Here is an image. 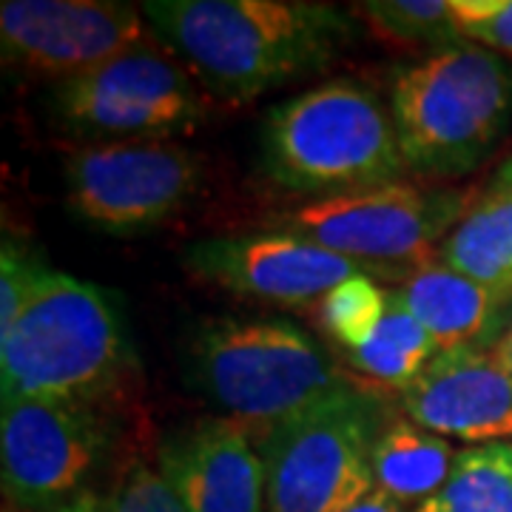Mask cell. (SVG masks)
<instances>
[{
    "instance_id": "1",
    "label": "cell",
    "mask_w": 512,
    "mask_h": 512,
    "mask_svg": "<svg viewBox=\"0 0 512 512\" xmlns=\"http://www.w3.org/2000/svg\"><path fill=\"white\" fill-rule=\"evenodd\" d=\"M140 9L228 100H254L322 72L356 37L348 12L311 0H148Z\"/></svg>"
},
{
    "instance_id": "2",
    "label": "cell",
    "mask_w": 512,
    "mask_h": 512,
    "mask_svg": "<svg viewBox=\"0 0 512 512\" xmlns=\"http://www.w3.org/2000/svg\"><path fill=\"white\" fill-rule=\"evenodd\" d=\"M134 365L117 293L43 268L18 322L0 333V396L106 402Z\"/></svg>"
},
{
    "instance_id": "3",
    "label": "cell",
    "mask_w": 512,
    "mask_h": 512,
    "mask_svg": "<svg viewBox=\"0 0 512 512\" xmlns=\"http://www.w3.org/2000/svg\"><path fill=\"white\" fill-rule=\"evenodd\" d=\"M259 151L271 183L316 200L399 183L407 174L390 106L350 77L271 106Z\"/></svg>"
},
{
    "instance_id": "4",
    "label": "cell",
    "mask_w": 512,
    "mask_h": 512,
    "mask_svg": "<svg viewBox=\"0 0 512 512\" xmlns=\"http://www.w3.org/2000/svg\"><path fill=\"white\" fill-rule=\"evenodd\" d=\"M390 117L410 174L456 180L490 160L512 128V66L461 40L393 74Z\"/></svg>"
},
{
    "instance_id": "5",
    "label": "cell",
    "mask_w": 512,
    "mask_h": 512,
    "mask_svg": "<svg viewBox=\"0 0 512 512\" xmlns=\"http://www.w3.org/2000/svg\"><path fill=\"white\" fill-rule=\"evenodd\" d=\"M197 390L256 441L353 384L308 330L282 316H217L188 342Z\"/></svg>"
},
{
    "instance_id": "6",
    "label": "cell",
    "mask_w": 512,
    "mask_h": 512,
    "mask_svg": "<svg viewBox=\"0 0 512 512\" xmlns=\"http://www.w3.org/2000/svg\"><path fill=\"white\" fill-rule=\"evenodd\" d=\"M467 191L390 183L367 191L311 200L268 220L274 231H291L345 256L365 274L393 279L436 262L444 239L470 208Z\"/></svg>"
},
{
    "instance_id": "7",
    "label": "cell",
    "mask_w": 512,
    "mask_h": 512,
    "mask_svg": "<svg viewBox=\"0 0 512 512\" xmlns=\"http://www.w3.org/2000/svg\"><path fill=\"white\" fill-rule=\"evenodd\" d=\"M376 399L348 384L259 439L268 512H342L373 490Z\"/></svg>"
},
{
    "instance_id": "8",
    "label": "cell",
    "mask_w": 512,
    "mask_h": 512,
    "mask_svg": "<svg viewBox=\"0 0 512 512\" xmlns=\"http://www.w3.org/2000/svg\"><path fill=\"white\" fill-rule=\"evenodd\" d=\"M52 109L72 137L92 143L168 140L205 120L194 77L148 43L55 86Z\"/></svg>"
},
{
    "instance_id": "9",
    "label": "cell",
    "mask_w": 512,
    "mask_h": 512,
    "mask_svg": "<svg viewBox=\"0 0 512 512\" xmlns=\"http://www.w3.org/2000/svg\"><path fill=\"white\" fill-rule=\"evenodd\" d=\"M114 447L106 402L12 399L0 413L3 493L23 512L52 510L89 493Z\"/></svg>"
},
{
    "instance_id": "10",
    "label": "cell",
    "mask_w": 512,
    "mask_h": 512,
    "mask_svg": "<svg viewBox=\"0 0 512 512\" xmlns=\"http://www.w3.org/2000/svg\"><path fill=\"white\" fill-rule=\"evenodd\" d=\"M202 177L200 157L177 143H94L66 160V205L94 231L131 237L174 220Z\"/></svg>"
},
{
    "instance_id": "11",
    "label": "cell",
    "mask_w": 512,
    "mask_h": 512,
    "mask_svg": "<svg viewBox=\"0 0 512 512\" xmlns=\"http://www.w3.org/2000/svg\"><path fill=\"white\" fill-rule=\"evenodd\" d=\"M143 9L111 0H3L0 49L9 69L55 86L148 43Z\"/></svg>"
},
{
    "instance_id": "12",
    "label": "cell",
    "mask_w": 512,
    "mask_h": 512,
    "mask_svg": "<svg viewBox=\"0 0 512 512\" xmlns=\"http://www.w3.org/2000/svg\"><path fill=\"white\" fill-rule=\"evenodd\" d=\"M183 262L220 291L271 305H316L339 282L365 274L345 256L274 228L197 239Z\"/></svg>"
},
{
    "instance_id": "13",
    "label": "cell",
    "mask_w": 512,
    "mask_h": 512,
    "mask_svg": "<svg viewBox=\"0 0 512 512\" xmlns=\"http://www.w3.org/2000/svg\"><path fill=\"white\" fill-rule=\"evenodd\" d=\"M157 470L188 512H268L259 441L237 421L208 416L174 430Z\"/></svg>"
},
{
    "instance_id": "14",
    "label": "cell",
    "mask_w": 512,
    "mask_h": 512,
    "mask_svg": "<svg viewBox=\"0 0 512 512\" xmlns=\"http://www.w3.org/2000/svg\"><path fill=\"white\" fill-rule=\"evenodd\" d=\"M407 419L464 444L512 441V373L493 350H441L399 390Z\"/></svg>"
},
{
    "instance_id": "15",
    "label": "cell",
    "mask_w": 512,
    "mask_h": 512,
    "mask_svg": "<svg viewBox=\"0 0 512 512\" xmlns=\"http://www.w3.org/2000/svg\"><path fill=\"white\" fill-rule=\"evenodd\" d=\"M407 311L441 350H493L512 322V293L464 276L441 259L396 285Z\"/></svg>"
},
{
    "instance_id": "16",
    "label": "cell",
    "mask_w": 512,
    "mask_h": 512,
    "mask_svg": "<svg viewBox=\"0 0 512 512\" xmlns=\"http://www.w3.org/2000/svg\"><path fill=\"white\" fill-rule=\"evenodd\" d=\"M439 259L458 274L512 293V160L470 202L467 214L444 239Z\"/></svg>"
},
{
    "instance_id": "17",
    "label": "cell",
    "mask_w": 512,
    "mask_h": 512,
    "mask_svg": "<svg viewBox=\"0 0 512 512\" xmlns=\"http://www.w3.org/2000/svg\"><path fill=\"white\" fill-rule=\"evenodd\" d=\"M456 456L450 439H441L416 421H382L370 450L373 487L416 510L447 484Z\"/></svg>"
},
{
    "instance_id": "18",
    "label": "cell",
    "mask_w": 512,
    "mask_h": 512,
    "mask_svg": "<svg viewBox=\"0 0 512 512\" xmlns=\"http://www.w3.org/2000/svg\"><path fill=\"white\" fill-rule=\"evenodd\" d=\"M436 342L421 328V322L407 311L402 296L390 288V302L379 330L365 348L345 353L353 370L373 382L387 384L393 390H404L421 376V370L436 359Z\"/></svg>"
},
{
    "instance_id": "19",
    "label": "cell",
    "mask_w": 512,
    "mask_h": 512,
    "mask_svg": "<svg viewBox=\"0 0 512 512\" xmlns=\"http://www.w3.org/2000/svg\"><path fill=\"white\" fill-rule=\"evenodd\" d=\"M413 512H512V441L458 450L447 484Z\"/></svg>"
},
{
    "instance_id": "20",
    "label": "cell",
    "mask_w": 512,
    "mask_h": 512,
    "mask_svg": "<svg viewBox=\"0 0 512 512\" xmlns=\"http://www.w3.org/2000/svg\"><path fill=\"white\" fill-rule=\"evenodd\" d=\"M356 15L387 40L427 49V55L461 43L450 0H367L356 6Z\"/></svg>"
},
{
    "instance_id": "21",
    "label": "cell",
    "mask_w": 512,
    "mask_h": 512,
    "mask_svg": "<svg viewBox=\"0 0 512 512\" xmlns=\"http://www.w3.org/2000/svg\"><path fill=\"white\" fill-rule=\"evenodd\" d=\"M390 302V288H382L370 274H356L339 282L316 302V319L342 353L365 348L379 330Z\"/></svg>"
},
{
    "instance_id": "22",
    "label": "cell",
    "mask_w": 512,
    "mask_h": 512,
    "mask_svg": "<svg viewBox=\"0 0 512 512\" xmlns=\"http://www.w3.org/2000/svg\"><path fill=\"white\" fill-rule=\"evenodd\" d=\"M103 512H188L157 467L134 461L103 495Z\"/></svg>"
},
{
    "instance_id": "23",
    "label": "cell",
    "mask_w": 512,
    "mask_h": 512,
    "mask_svg": "<svg viewBox=\"0 0 512 512\" xmlns=\"http://www.w3.org/2000/svg\"><path fill=\"white\" fill-rule=\"evenodd\" d=\"M458 35L498 57H512V0H450Z\"/></svg>"
},
{
    "instance_id": "24",
    "label": "cell",
    "mask_w": 512,
    "mask_h": 512,
    "mask_svg": "<svg viewBox=\"0 0 512 512\" xmlns=\"http://www.w3.org/2000/svg\"><path fill=\"white\" fill-rule=\"evenodd\" d=\"M46 262L37 259L35 251L15 239L3 242L0 254V333L12 328L35 291L37 276L43 274Z\"/></svg>"
},
{
    "instance_id": "25",
    "label": "cell",
    "mask_w": 512,
    "mask_h": 512,
    "mask_svg": "<svg viewBox=\"0 0 512 512\" xmlns=\"http://www.w3.org/2000/svg\"><path fill=\"white\" fill-rule=\"evenodd\" d=\"M342 512H410L404 504H399V501H393L390 495H384L382 490H370V493L365 495V498H359L356 504H350L348 510Z\"/></svg>"
},
{
    "instance_id": "26",
    "label": "cell",
    "mask_w": 512,
    "mask_h": 512,
    "mask_svg": "<svg viewBox=\"0 0 512 512\" xmlns=\"http://www.w3.org/2000/svg\"><path fill=\"white\" fill-rule=\"evenodd\" d=\"M40 512H103V495L97 493H83L72 498V501H66V504H57L52 510H40Z\"/></svg>"
},
{
    "instance_id": "27",
    "label": "cell",
    "mask_w": 512,
    "mask_h": 512,
    "mask_svg": "<svg viewBox=\"0 0 512 512\" xmlns=\"http://www.w3.org/2000/svg\"><path fill=\"white\" fill-rule=\"evenodd\" d=\"M495 353H498V359L507 365V370L512 373V322H510V328H507V333L501 336V342L495 345Z\"/></svg>"
}]
</instances>
